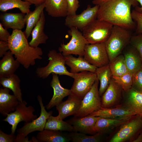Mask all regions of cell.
Wrapping results in <instances>:
<instances>
[{"instance_id":"cell-36","label":"cell","mask_w":142,"mask_h":142,"mask_svg":"<svg viewBox=\"0 0 142 142\" xmlns=\"http://www.w3.org/2000/svg\"><path fill=\"white\" fill-rule=\"evenodd\" d=\"M114 81L119 85L123 90L126 92L132 88L133 74L128 72L119 76H112Z\"/></svg>"},{"instance_id":"cell-43","label":"cell","mask_w":142,"mask_h":142,"mask_svg":"<svg viewBox=\"0 0 142 142\" xmlns=\"http://www.w3.org/2000/svg\"><path fill=\"white\" fill-rule=\"evenodd\" d=\"M9 50L8 41H0V57H3L6 53Z\"/></svg>"},{"instance_id":"cell-21","label":"cell","mask_w":142,"mask_h":142,"mask_svg":"<svg viewBox=\"0 0 142 142\" xmlns=\"http://www.w3.org/2000/svg\"><path fill=\"white\" fill-rule=\"evenodd\" d=\"M64 56L65 64L70 68V72L72 73H77L84 71L95 73L98 68L89 63L83 56H79L76 58L70 55Z\"/></svg>"},{"instance_id":"cell-34","label":"cell","mask_w":142,"mask_h":142,"mask_svg":"<svg viewBox=\"0 0 142 142\" xmlns=\"http://www.w3.org/2000/svg\"><path fill=\"white\" fill-rule=\"evenodd\" d=\"M109 64L112 76H119L129 72L124 55H119Z\"/></svg>"},{"instance_id":"cell-38","label":"cell","mask_w":142,"mask_h":142,"mask_svg":"<svg viewBox=\"0 0 142 142\" xmlns=\"http://www.w3.org/2000/svg\"><path fill=\"white\" fill-rule=\"evenodd\" d=\"M130 43L138 52L142 60V34L131 36Z\"/></svg>"},{"instance_id":"cell-26","label":"cell","mask_w":142,"mask_h":142,"mask_svg":"<svg viewBox=\"0 0 142 142\" xmlns=\"http://www.w3.org/2000/svg\"><path fill=\"white\" fill-rule=\"evenodd\" d=\"M36 138L38 142H68L71 141L69 133L45 129L38 133Z\"/></svg>"},{"instance_id":"cell-31","label":"cell","mask_w":142,"mask_h":142,"mask_svg":"<svg viewBox=\"0 0 142 142\" xmlns=\"http://www.w3.org/2000/svg\"><path fill=\"white\" fill-rule=\"evenodd\" d=\"M97 78L100 82L99 89L100 96H101L108 87L112 75L109 64L98 68L95 72Z\"/></svg>"},{"instance_id":"cell-16","label":"cell","mask_w":142,"mask_h":142,"mask_svg":"<svg viewBox=\"0 0 142 142\" xmlns=\"http://www.w3.org/2000/svg\"><path fill=\"white\" fill-rule=\"evenodd\" d=\"M98 118L90 115L82 117L74 116L67 121L73 126V131L93 135L96 134L94 127Z\"/></svg>"},{"instance_id":"cell-11","label":"cell","mask_w":142,"mask_h":142,"mask_svg":"<svg viewBox=\"0 0 142 142\" xmlns=\"http://www.w3.org/2000/svg\"><path fill=\"white\" fill-rule=\"evenodd\" d=\"M83 57L89 63L97 68L110 63L104 42L87 44Z\"/></svg>"},{"instance_id":"cell-29","label":"cell","mask_w":142,"mask_h":142,"mask_svg":"<svg viewBox=\"0 0 142 142\" xmlns=\"http://www.w3.org/2000/svg\"><path fill=\"white\" fill-rule=\"evenodd\" d=\"M98 117L94 130L96 133L103 134L115 128L120 126L129 120H120Z\"/></svg>"},{"instance_id":"cell-33","label":"cell","mask_w":142,"mask_h":142,"mask_svg":"<svg viewBox=\"0 0 142 142\" xmlns=\"http://www.w3.org/2000/svg\"><path fill=\"white\" fill-rule=\"evenodd\" d=\"M45 129L55 131H73V126L66 121L60 119L58 116L50 115L47 119Z\"/></svg>"},{"instance_id":"cell-4","label":"cell","mask_w":142,"mask_h":142,"mask_svg":"<svg viewBox=\"0 0 142 142\" xmlns=\"http://www.w3.org/2000/svg\"><path fill=\"white\" fill-rule=\"evenodd\" d=\"M49 62L45 66L37 68L36 71L38 76L45 79L50 74L65 75L73 78L75 74L69 72L65 66V59L61 53L54 49L49 51L47 54Z\"/></svg>"},{"instance_id":"cell-37","label":"cell","mask_w":142,"mask_h":142,"mask_svg":"<svg viewBox=\"0 0 142 142\" xmlns=\"http://www.w3.org/2000/svg\"><path fill=\"white\" fill-rule=\"evenodd\" d=\"M132 88L142 92V67L133 74Z\"/></svg>"},{"instance_id":"cell-44","label":"cell","mask_w":142,"mask_h":142,"mask_svg":"<svg viewBox=\"0 0 142 142\" xmlns=\"http://www.w3.org/2000/svg\"><path fill=\"white\" fill-rule=\"evenodd\" d=\"M14 142H32V141L31 139L29 140L28 136H26L23 134L18 133Z\"/></svg>"},{"instance_id":"cell-40","label":"cell","mask_w":142,"mask_h":142,"mask_svg":"<svg viewBox=\"0 0 142 142\" xmlns=\"http://www.w3.org/2000/svg\"><path fill=\"white\" fill-rule=\"evenodd\" d=\"M66 1L68 7L67 16L76 14V12L80 6L78 0H66Z\"/></svg>"},{"instance_id":"cell-12","label":"cell","mask_w":142,"mask_h":142,"mask_svg":"<svg viewBox=\"0 0 142 142\" xmlns=\"http://www.w3.org/2000/svg\"><path fill=\"white\" fill-rule=\"evenodd\" d=\"M99 6L92 7L88 5L86 9L80 14L67 16L65 19V25L69 28L74 27L82 31L93 21L97 19Z\"/></svg>"},{"instance_id":"cell-8","label":"cell","mask_w":142,"mask_h":142,"mask_svg":"<svg viewBox=\"0 0 142 142\" xmlns=\"http://www.w3.org/2000/svg\"><path fill=\"white\" fill-rule=\"evenodd\" d=\"M27 105L25 100L19 101L15 111L7 114L6 118L3 120L12 125L11 134H14L17 125L19 122L22 121L29 122L37 118V116L33 114L35 111L34 107L31 105L27 106Z\"/></svg>"},{"instance_id":"cell-3","label":"cell","mask_w":142,"mask_h":142,"mask_svg":"<svg viewBox=\"0 0 142 142\" xmlns=\"http://www.w3.org/2000/svg\"><path fill=\"white\" fill-rule=\"evenodd\" d=\"M131 37L128 29L118 26H113L109 37L104 42L110 62L119 55L130 43Z\"/></svg>"},{"instance_id":"cell-48","label":"cell","mask_w":142,"mask_h":142,"mask_svg":"<svg viewBox=\"0 0 142 142\" xmlns=\"http://www.w3.org/2000/svg\"><path fill=\"white\" fill-rule=\"evenodd\" d=\"M31 139L33 142H38L37 138L35 137L32 136Z\"/></svg>"},{"instance_id":"cell-17","label":"cell","mask_w":142,"mask_h":142,"mask_svg":"<svg viewBox=\"0 0 142 142\" xmlns=\"http://www.w3.org/2000/svg\"><path fill=\"white\" fill-rule=\"evenodd\" d=\"M82 101V100L71 93L66 100L62 101L56 106L58 112V116L63 120L68 116L74 115L79 109Z\"/></svg>"},{"instance_id":"cell-46","label":"cell","mask_w":142,"mask_h":142,"mask_svg":"<svg viewBox=\"0 0 142 142\" xmlns=\"http://www.w3.org/2000/svg\"><path fill=\"white\" fill-rule=\"evenodd\" d=\"M133 142H142V132L135 139L132 141Z\"/></svg>"},{"instance_id":"cell-47","label":"cell","mask_w":142,"mask_h":142,"mask_svg":"<svg viewBox=\"0 0 142 142\" xmlns=\"http://www.w3.org/2000/svg\"><path fill=\"white\" fill-rule=\"evenodd\" d=\"M139 2L140 4L141 7H136V10L138 12L142 13V0H135Z\"/></svg>"},{"instance_id":"cell-32","label":"cell","mask_w":142,"mask_h":142,"mask_svg":"<svg viewBox=\"0 0 142 142\" xmlns=\"http://www.w3.org/2000/svg\"><path fill=\"white\" fill-rule=\"evenodd\" d=\"M32 4L22 0H0V10L4 12L14 8H18L21 12L27 14L30 12Z\"/></svg>"},{"instance_id":"cell-15","label":"cell","mask_w":142,"mask_h":142,"mask_svg":"<svg viewBox=\"0 0 142 142\" xmlns=\"http://www.w3.org/2000/svg\"><path fill=\"white\" fill-rule=\"evenodd\" d=\"M122 90L112 77L108 87L102 96V108H110L118 105L121 98Z\"/></svg>"},{"instance_id":"cell-6","label":"cell","mask_w":142,"mask_h":142,"mask_svg":"<svg viewBox=\"0 0 142 142\" xmlns=\"http://www.w3.org/2000/svg\"><path fill=\"white\" fill-rule=\"evenodd\" d=\"M69 28L68 32L71 39L66 44H61L58 50L64 56L72 54L83 56L85 46L89 44L78 29L74 27Z\"/></svg>"},{"instance_id":"cell-1","label":"cell","mask_w":142,"mask_h":142,"mask_svg":"<svg viewBox=\"0 0 142 142\" xmlns=\"http://www.w3.org/2000/svg\"><path fill=\"white\" fill-rule=\"evenodd\" d=\"M99 6L97 19L127 29L134 28L135 24L131 12L132 6L137 5L135 0H93Z\"/></svg>"},{"instance_id":"cell-14","label":"cell","mask_w":142,"mask_h":142,"mask_svg":"<svg viewBox=\"0 0 142 142\" xmlns=\"http://www.w3.org/2000/svg\"><path fill=\"white\" fill-rule=\"evenodd\" d=\"M89 115L108 118L128 120L136 115L124 105H118L113 108H102Z\"/></svg>"},{"instance_id":"cell-18","label":"cell","mask_w":142,"mask_h":142,"mask_svg":"<svg viewBox=\"0 0 142 142\" xmlns=\"http://www.w3.org/2000/svg\"><path fill=\"white\" fill-rule=\"evenodd\" d=\"M52 74V78L50 85L53 89L54 93L52 97L45 107L47 110L58 105L64 97L72 93L70 89L64 88L61 85L58 74Z\"/></svg>"},{"instance_id":"cell-2","label":"cell","mask_w":142,"mask_h":142,"mask_svg":"<svg viewBox=\"0 0 142 142\" xmlns=\"http://www.w3.org/2000/svg\"><path fill=\"white\" fill-rule=\"evenodd\" d=\"M27 39L21 30H14L8 41L9 50L26 69L34 65L36 59H42L43 54L40 48L30 46Z\"/></svg>"},{"instance_id":"cell-27","label":"cell","mask_w":142,"mask_h":142,"mask_svg":"<svg viewBox=\"0 0 142 142\" xmlns=\"http://www.w3.org/2000/svg\"><path fill=\"white\" fill-rule=\"evenodd\" d=\"M44 8V2L36 6L34 11H30L25 15L26 28L24 33L27 39L30 36L32 30L39 21L42 13Z\"/></svg>"},{"instance_id":"cell-5","label":"cell","mask_w":142,"mask_h":142,"mask_svg":"<svg viewBox=\"0 0 142 142\" xmlns=\"http://www.w3.org/2000/svg\"><path fill=\"white\" fill-rule=\"evenodd\" d=\"M113 26L96 19L83 28L82 33L89 44L105 42L109 37Z\"/></svg>"},{"instance_id":"cell-19","label":"cell","mask_w":142,"mask_h":142,"mask_svg":"<svg viewBox=\"0 0 142 142\" xmlns=\"http://www.w3.org/2000/svg\"><path fill=\"white\" fill-rule=\"evenodd\" d=\"M10 90L6 88L0 89V113L5 117L15 110L19 102L14 95L9 94Z\"/></svg>"},{"instance_id":"cell-45","label":"cell","mask_w":142,"mask_h":142,"mask_svg":"<svg viewBox=\"0 0 142 142\" xmlns=\"http://www.w3.org/2000/svg\"><path fill=\"white\" fill-rule=\"evenodd\" d=\"M35 5L36 6L40 5L44 2L45 0H22Z\"/></svg>"},{"instance_id":"cell-10","label":"cell","mask_w":142,"mask_h":142,"mask_svg":"<svg viewBox=\"0 0 142 142\" xmlns=\"http://www.w3.org/2000/svg\"><path fill=\"white\" fill-rule=\"evenodd\" d=\"M73 78L74 81L70 89L71 93L82 100L97 78L95 73L84 71L75 73Z\"/></svg>"},{"instance_id":"cell-9","label":"cell","mask_w":142,"mask_h":142,"mask_svg":"<svg viewBox=\"0 0 142 142\" xmlns=\"http://www.w3.org/2000/svg\"><path fill=\"white\" fill-rule=\"evenodd\" d=\"M120 126L119 129L111 138L109 142L132 141L135 136L142 129V118L135 115Z\"/></svg>"},{"instance_id":"cell-7","label":"cell","mask_w":142,"mask_h":142,"mask_svg":"<svg viewBox=\"0 0 142 142\" xmlns=\"http://www.w3.org/2000/svg\"><path fill=\"white\" fill-rule=\"evenodd\" d=\"M99 80L95 82L90 90L82 100L80 108L74 115L77 117H82L89 115L102 108L101 98L98 89Z\"/></svg>"},{"instance_id":"cell-39","label":"cell","mask_w":142,"mask_h":142,"mask_svg":"<svg viewBox=\"0 0 142 142\" xmlns=\"http://www.w3.org/2000/svg\"><path fill=\"white\" fill-rule=\"evenodd\" d=\"M131 15L133 20L137 23L136 33L138 34H142V13L133 10L131 12Z\"/></svg>"},{"instance_id":"cell-13","label":"cell","mask_w":142,"mask_h":142,"mask_svg":"<svg viewBox=\"0 0 142 142\" xmlns=\"http://www.w3.org/2000/svg\"><path fill=\"white\" fill-rule=\"evenodd\" d=\"M37 98L41 108L39 117L31 122L25 123L22 128L17 130L18 133L23 134L26 136L35 131H41L43 130L47 119L53 113L52 111L48 112L46 110L42 102V98L40 95H38Z\"/></svg>"},{"instance_id":"cell-35","label":"cell","mask_w":142,"mask_h":142,"mask_svg":"<svg viewBox=\"0 0 142 142\" xmlns=\"http://www.w3.org/2000/svg\"><path fill=\"white\" fill-rule=\"evenodd\" d=\"M69 134L71 141L73 142H99L103 140V134L100 133H97L89 136L80 133L73 131Z\"/></svg>"},{"instance_id":"cell-24","label":"cell","mask_w":142,"mask_h":142,"mask_svg":"<svg viewBox=\"0 0 142 142\" xmlns=\"http://www.w3.org/2000/svg\"><path fill=\"white\" fill-rule=\"evenodd\" d=\"M45 8L48 14L54 17L67 16L66 0H45Z\"/></svg>"},{"instance_id":"cell-25","label":"cell","mask_w":142,"mask_h":142,"mask_svg":"<svg viewBox=\"0 0 142 142\" xmlns=\"http://www.w3.org/2000/svg\"><path fill=\"white\" fill-rule=\"evenodd\" d=\"M123 105L142 118V92L132 88L127 92Z\"/></svg>"},{"instance_id":"cell-22","label":"cell","mask_w":142,"mask_h":142,"mask_svg":"<svg viewBox=\"0 0 142 142\" xmlns=\"http://www.w3.org/2000/svg\"><path fill=\"white\" fill-rule=\"evenodd\" d=\"M13 54L9 50L0 60V77H9L13 74L19 66L20 63L15 60Z\"/></svg>"},{"instance_id":"cell-28","label":"cell","mask_w":142,"mask_h":142,"mask_svg":"<svg viewBox=\"0 0 142 142\" xmlns=\"http://www.w3.org/2000/svg\"><path fill=\"white\" fill-rule=\"evenodd\" d=\"M124 56L129 72L133 74L142 67V60L140 56L132 46L125 52Z\"/></svg>"},{"instance_id":"cell-30","label":"cell","mask_w":142,"mask_h":142,"mask_svg":"<svg viewBox=\"0 0 142 142\" xmlns=\"http://www.w3.org/2000/svg\"><path fill=\"white\" fill-rule=\"evenodd\" d=\"M21 80L18 77L14 74L7 77H0V84L3 88L11 90L19 101H23L21 90L20 88Z\"/></svg>"},{"instance_id":"cell-20","label":"cell","mask_w":142,"mask_h":142,"mask_svg":"<svg viewBox=\"0 0 142 142\" xmlns=\"http://www.w3.org/2000/svg\"><path fill=\"white\" fill-rule=\"evenodd\" d=\"M25 14L4 12L0 15V21L3 26L7 29L21 30L26 24Z\"/></svg>"},{"instance_id":"cell-41","label":"cell","mask_w":142,"mask_h":142,"mask_svg":"<svg viewBox=\"0 0 142 142\" xmlns=\"http://www.w3.org/2000/svg\"><path fill=\"white\" fill-rule=\"evenodd\" d=\"M16 137L14 134H6L0 130V142H13Z\"/></svg>"},{"instance_id":"cell-23","label":"cell","mask_w":142,"mask_h":142,"mask_svg":"<svg viewBox=\"0 0 142 142\" xmlns=\"http://www.w3.org/2000/svg\"><path fill=\"white\" fill-rule=\"evenodd\" d=\"M45 18L43 11L41 14L40 18L31 32L32 39L29 42L32 47L37 48L40 44H45L48 38L44 32Z\"/></svg>"},{"instance_id":"cell-42","label":"cell","mask_w":142,"mask_h":142,"mask_svg":"<svg viewBox=\"0 0 142 142\" xmlns=\"http://www.w3.org/2000/svg\"><path fill=\"white\" fill-rule=\"evenodd\" d=\"M2 25L0 23V40L3 41H8L11 34L7 30L4 28Z\"/></svg>"}]
</instances>
